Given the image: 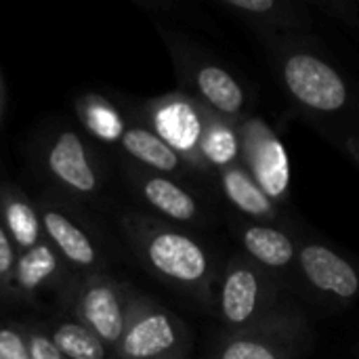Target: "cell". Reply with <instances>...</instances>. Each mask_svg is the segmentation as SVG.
<instances>
[{
	"label": "cell",
	"mask_w": 359,
	"mask_h": 359,
	"mask_svg": "<svg viewBox=\"0 0 359 359\" xmlns=\"http://www.w3.org/2000/svg\"><path fill=\"white\" fill-rule=\"evenodd\" d=\"M46 168L57 183L76 196L99 189V172L84 139L74 130L59 133L46 149Z\"/></svg>",
	"instance_id": "cell-11"
},
{
	"label": "cell",
	"mask_w": 359,
	"mask_h": 359,
	"mask_svg": "<svg viewBox=\"0 0 359 359\" xmlns=\"http://www.w3.org/2000/svg\"><path fill=\"white\" fill-rule=\"evenodd\" d=\"M17 263V248L11 242L2 221H0V294L13 297V271Z\"/></svg>",
	"instance_id": "cell-23"
},
{
	"label": "cell",
	"mask_w": 359,
	"mask_h": 359,
	"mask_svg": "<svg viewBox=\"0 0 359 359\" xmlns=\"http://www.w3.org/2000/svg\"><path fill=\"white\" fill-rule=\"evenodd\" d=\"M288 93L305 107L332 114L347 105L349 90L341 74L313 53H292L282 65Z\"/></svg>",
	"instance_id": "cell-6"
},
{
	"label": "cell",
	"mask_w": 359,
	"mask_h": 359,
	"mask_svg": "<svg viewBox=\"0 0 359 359\" xmlns=\"http://www.w3.org/2000/svg\"><path fill=\"white\" fill-rule=\"evenodd\" d=\"M139 292L128 288L114 278L95 271L80 280L74 292V313L76 320L86 326L111 353L118 345L128 309Z\"/></svg>",
	"instance_id": "cell-5"
},
{
	"label": "cell",
	"mask_w": 359,
	"mask_h": 359,
	"mask_svg": "<svg viewBox=\"0 0 359 359\" xmlns=\"http://www.w3.org/2000/svg\"><path fill=\"white\" fill-rule=\"evenodd\" d=\"M189 349L191 334L181 318L137 294L109 359H185Z\"/></svg>",
	"instance_id": "cell-2"
},
{
	"label": "cell",
	"mask_w": 359,
	"mask_h": 359,
	"mask_svg": "<svg viewBox=\"0 0 359 359\" xmlns=\"http://www.w3.org/2000/svg\"><path fill=\"white\" fill-rule=\"evenodd\" d=\"M120 143L124 147V151L137 160L141 166L149 168L151 172L158 175H181L183 168H187L185 160L168 145L164 143L151 128L145 126H126Z\"/></svg>",
	"instance_id": "cell-16"
},
{
	"label": "cell",
	"mask_w": 359,
	"mask_h": 359,
	"mask_svg": "<svg viewBox=\"0 0 359 359\" xmlns=\"http://www.w3.org/2000/svg\"><path fill=\"white\" fill-rule=\"evenodd\" d=\"M63 265L65 263L46 240L29 250L17 252L13 271V297L32 299L40 290L55 286L63 276Z\"/></svg>",
	"instance_id": "cell-14"
},
{
	"label": "cell",
	"mask_w": 359,
	"mask_h": 359,
	"mask_svg": "<svg viewBox=\"0 0 359 359\" xmlns=\"http://www.w3.org/2000/svg\"><path fill=\"white\" fill-rule=\"evenodd\" d=\"M240 240L246 250V257L259 267L267 269L290 267L299 252L292 238L286 231L271 225H246L240 231Z\"/></svg>",
	"instance_id": "cell-17"
},
{
	"label": "cell",
	"mask_w": 359,
	"mask_h": 359,
	"mask_svg": "<svg viewBox=\"0 0 359 359\" xmlns=\"http://www.w3.org/2000/svg\"><path fill=\"white\" fill-rule=\"evenodd\" d=\"M76 109H78V116L88 133H93L95 137H99L101 141H107V143L120 141L126 126L122 124L120 114L107 99H103L99 95H84L78 99Z\"/></svg>",
	"instance_id": "cell-21"
},
{
	"label": "cell",
	"mask_w": 359,
	"mask_h": 359,
	"mask_svg": "<svg viewBox=\"0 0 359 359\" xmlns=\"http://www.w3.org/2000/svg\"><path fill=\"white\" fill-rule=\"evenodd\" d=\"M305 339V318L292 309H276L246 330L227 332L210 359H297Z\"/></svg>",
	"instance_id": "cell-4"
},
{
	"label": "cell",
	"mask_w": 359,
	"mask_h": 359,
	"mask_svg": "<svg viewBox=\"0 0 359 359\" xmlns=\"http://www.w3.org/2000/svg\"><path fill=\"white\" fill-rule=\"evenodd\" d=\"M4 107H6V93H4V82H2V74H0V124L4 118Z\"/></svg>",
	"instance_id": "cell-26"
},
{
	"label": "cell",
	"mask_w": 359,
	"mask_h": 359,
	"mask_svg": "<svg viewBox=\"0 0 359 359\" xmlns=\"http://www.w3.org/2000/svg\"><path fill=\"white\" fill-rule=\"evenodd\" d=\"M0 359H29L25 326L21 324L0 326Z\"/></svg>",
	"instance_id": "cell-22"
},
{
	"label": "cell",
	"mask_w": 359,
	"mask_h": 359,
	"mask_svg": "<svg viewBox=\"0 0 359 359\" xmlns=\"http://www.w3.org/2000/svg\"><path fill=\"white\" fill-rule=\"evenodd\" d=\"M25 337H27V349L29 359H65L61 351L55 347L50 332L38 326H25Z\"/></svg>",
	"instance_id": "cell-24"
},
{
	"label": "cell",
	"mask_w": 359,
	"mask_h": 359,
	"mask_svg": "<svg viewBox=\"0 0 359 359\" xmlns=\"http://www.w3.org/2000/svg\"><path fill=\"white\" fill-rule=\"evenodd\" d=\"M217 309L229 332L246 330L278 309L276 288L248 257H233L217 284Z\"/></svg>",
	"instance_id": "cell-3"
},
{
	"label": "cell",
	"mask_w": 359,
	"mask_h": 359,
	"mask_svg": "<svg viewBox=\"0 0 359 359\" xmlns=\"http://www.w3.org/2000/svg\"><path fill=\"white\" fill-rule=\"evenodd\" d=\"M240 154H242L240 133L233 128V124L229 120H225L208 109L204 135H202V143H200V156H202L204 166L223 170L227 166L238 164Z\"/></svg>",
	"instance_id": "cell-19"
},
{
	"label": "cell",
	"mask_w": 359,
	"mask_h": 359,
	"mask_svg": "<svg viewBox=\"0 0 359 359\" xmlns=\"http://www.w3.org/2000/svg\"><path fill=\"white\" fill-rule=\"evenodd\" d=\"M240 145L244 168L255 183L276 204L282 202L290 187V160L280 137L257 118H250L240 128Z\"/></svg>",
	"instance_id": "cell-8"
},
{
	"label": "cell",
	"mask_w": 359,
	"mask_h": 359,
	"mask_svg": "<svg viewBox=\"0 0 359 359\" xmlns=\"http://www.w3.org/2000/svg\"><path fill=\"white\" fill-rule=\"evenodd\" d=\"M223 4L240 13H248V15H267L278 8L276 0H225Z\"/></svg>",
	"instance_id": "cell-25"
},
{
	"label": "cell",
	"mask_w": 359,
	"mask_h": 359,
	"mask_svg": "<svg viewBox=\"0 0 359 359\" xmlns=\"http://www.w3.org/2000/svg\"><path fill=\"white\" fill-rule=\"evenodd\" d=\"M191 84L200 97V103L206 105L212 114L236 120L246 105V95L240 82L217 63H198L191 72Z\"/></svg>",
	"instance_id": "cell-13"
},
{
	"label": "cell",
	"mask_w": 359,
	"mask_h": 359,
	"mask_svg": "<svg viewBox=\"0 0 359 359\" xmlns=\"http://www.w3.org/2000/svg\"><path fill=\"white\" fill-rule=\"evenodd\" d=\"M38 212L42 221L44 240L55 248L61 261L84 271V276L95 273L101 255L90 233L69 212H65L50 200H42L38 204Z\"/></svg>",
	"instance_id": "cell-9"
},
{
	"label": "cell",
	"mask_w": 359,
	"mask_h": 359,
	"mask_svg": "<svg viewBox=\"0 0 359 359\" xmlns=\"http://www.w3.org/2000/svg\"><path fill=\"white\" fill-rule=\"evenodd\" d=\"M124 231L149 271L202 303H212L217 269L196 238L143 215H128Z\"/></svg>",
	"instance_id": "cell-1"
},
{
	"label": "cell",
	"mask_w": 359,
	"mask_h": 359,
	"mask_svg": "<svg viewBox=\"0 0 359 359\" xmlns=\"http://www.w3.org/2000/svg\"><path fill=\"white\" fill-rule=\"evenodd\" d=\"M135 185L141 198L158 210L162 217L172 219L177 223H196L200 221V204L198 200L177 181L166 175H158L151 170H141L135 177Z\"/></svg>",
	"instance_id": "cell-12"
},
{
	"label": "cell",
	"mask_w": 359,
	"mask_h": 359,
	"mask_svg": "<svg viewBox=\"0 0 359 359\" xmlns=\"http://www.w3.org/2000/svg\"><path fill=\"white\" fill-rule=\"evenodd\" d=\"M0 221L17 252L29 250L44 240L38 204L8 183L0 185Z\"/></svg>",
	"instance_id": "cell-15"
},
{
	"label": "cell",
	"mask_w": 359,
	"mask_h": 359,
	"mask_svg": "<svg viewBox=\"0 0 359 359\" xmlns=\"http://www.w3.org/2000/svg\"><path fill=\"white\" fill-rule=\"evenodd\" d=\"M297 259L303 278L318 292L339 301H353L359 294L358 269L332 248L320 242H305Z\"/></svg>",
	"instance_id": "cell-10"
},
{
	"label": "cell",
	"mask_w": 359,
	"mask_h": 359,
	"mask_svg": "<svg viewBox=\"0 0 359 359\" xmlns=\"http://www.w3.org/2000/svg\"><path fill=\"white\" fill-rule=\"evenodd\" d=\"M221 185L227 200L244 215L255 219H276V204L265 196V191L255 183L250 172L244 168L242 162L219 170Z\"/></svg>",
	"instance_id": "cell-18"
},
{
	"label": "cell",
	"mask_w": 359,
	"mask_h": 359,
	"mask_svg": "<svg viewBox=\"0 0 359 359\" xmlns=\"http://www.w3.org/2000/svg\"><path fill=\"white\" fill-rule=\"evenodd\" d=\"M50 339L65 359H109V349L78 320L57 324Z\"/></svg>",
	"instance_id": "cell-20"
},
{
	"label": "cell",
	"mask_w": 359,
	"mask_h": 359,
	"mask_svg": "<svg viewBox=\"0 0 359 359\" xmlns=\"http://www.w3.org/2000/svg\"><path fill=\"white\" fill-rule=\"evenodd\" d=\"M206 111V105L181 93L160 97L149 105L151 130L168 143L187 166L206 168L200 156Z\"/></svg>",
	"instance_id": "cell-7"
}]
</instances>
